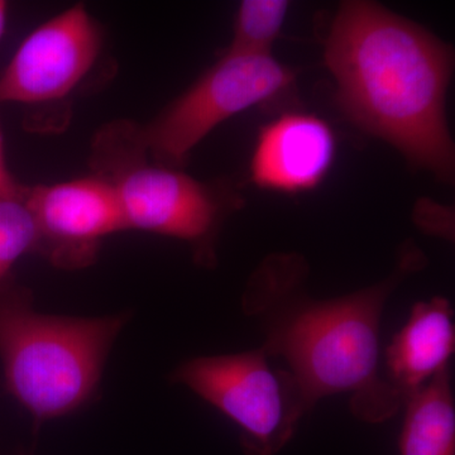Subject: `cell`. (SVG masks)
Returning <instances> with one entry per match:
<instances>
[{"mask_svg": "<svg viewBox=\"0 0 455 455\" xmlns=\"http://www.w3.org/2000/svg\"><path fill=\"white\" fill-rule=\"evenodd\" d=\"M344 116L395 147L412 167L453 182L445 113L453 49L429 29L367 0H347L325 41Z\"/></svg>", "mask_w": 455, "mask_h": 455, "instance_id": "cell-1", "label": "cell"}, {"mask_svg": "<svg viewBox=\"0 0 455 455\" xmlns=\"http://www.w3.org/2000/svg\"><path fill=\"white\" fill-rule=\"evenodd\" d=\"M407 241L396 266L379 283L337 298L307 289L309 266L298 253H274L260 262L242 296V310L262 334V347L300 386L311 411L335 395H350V411L372 424L386 305L407 277L427 266Z\"/></svg>", "mask_w": 455, "mask_h": 455, "instance_id": "cell-2", "label": "cell"}, {"mask_svg": "<svg viewBox=\"0 0 455 455\" xmlns=\"http://www.w3.org/2000/svg\"><path fill=\"white\" fill-rule=\"evenodd\" d=\"M127 322L46 315L9 277L0 284V358L5 388L37 421L76 411L97 391L108 353Z\"/></svg>", "mask_w": 455, "mask_h": 455, "instance_id": "cell-3", "label": "cell"}, {"mask_svg": "<svg viewBox=\"0 0 455 455\" xmlns=\"http://www.w3.org/2000/svg\"><path fill=\"white\" fill-rule=\"evenodd\" d=\"M100 137L98 175L113 185L125 228L187 242L197 262L214 263L221 227L241 208V197L179 167L147 163L137 127L116 125Z\"/></svg>", "mask_w": 455, "mask_h": 455, "instance_id": "cell-4", "label": "cell"}, {"mask_svg": "<svg viewBox=\"0 0 455 455\" xmlns=\"http://www.w3.org/2000/svg\"><path fill=\"white\" fill-rule=\"evenodd\" d=\"M171 379L238 427L245 455L280 453L311 412L292 374L262 347L188 359Z\"/></svg>", "mask_w": 455, "mask_h": 455, "instance_id": "cell-5", "label": "cell"}, {"mask_svg": "<svg viewBox=\"0 0 455 455\" xmlns=\"http://www.w3.org/2000/svg\"><path fill=\"white\" fill-rule=\"evenodd\" d=\"M296 74L269 55L227 52L137 136L156 163L178 167L212 131L236 114L283 97Z\"/></svg>", "mask_w": 455, "mask_h": 455, "instance_id": "cell-6", "label": "cell"}, {"mask_svg": "<svg viewBox=\"0 0 455 455\" xmlns=\"http://www.w3.org/2000/svg\"><path fill=\"white\" fill-rule=\"evenodd\" d=\"M101 50V33L76 4L36 27L0 74V104L61 100L82 84Z\"/></svg>", "mask_w": 455, "mask_h": 455, "instance_id": "cell-7", "label": "cell"}, {"mask_svg": "<svg viewBox=\"0 0 455 455\" xmlns=\"http://www.w3.org/2000/svg\"><path fill=\"white\" fill-rule=\"evenodd\" d=\"M26 202L37 226V253L57 268L88 267L104 238L127 230L116 190L100 175L27 188Z\"/></svg>", "mask_w": 455, "mask_h": 455, "instance_id": "cell-8", "label": "cell"}, {"mask_svg": "<svg viewBox=\"0 0 455 455\" xmlns=\"http://www.w3.org/2000/svg\"><path fill=\"white\" fill-rule=\"evenodd\" d=\"M455 352L454 310L448 299L418 301L392 338L381 361L379 412L381 423L403 411L410 398L451 367Z\"/></svg>", "mask_w": 455, "mask_h": 455, "instance_id": "cell-9", "label": "cell"}, {"mask_svg": "<svg viewBox=\"0 0 455 455\" xmlns=\"http://www.w3.org/2000/svg\"><path fill=\"white\" fill-rule=\"evenodd\" d=\"M335 154L337 140L328 122L314 114L284 113L259 132L251 181L275 193H307L324 181Z\"/></svg>", "mask_w": 455, "mask_h": 455, "instance_id": "cell-10", "label": "cell"}, {"mask_svg": "<svg viewBox=\"0 0 455 455\" xmlns=\"http://www.w3.org/2000/svg\"><path fill=\"white\" fill-rule=\"evenodd\" d=\"M398 438L400 455H455V400L451 367L410 398Z\"/></svg>", "mask_w": 455, "mask_h": 455, "instance_id": "cell-11", "label": "cell"}, {"mask_svg": "<svg viewBox=\"0 0 455 455\" xmlns=\"http://www.w3.org/2000/svg\"><path fill=\"white\" fill-rule=\"evenodd\" d=\"M290 3L286 0H244L236 9L233 37L227 52L269 55L283 31Z\"/></svg>", "mask_w": 455, "mask_h": 455, "instance_id": "cell-12", "label": "cell"}, {"mask_svg": "<svg viewBox=\"0 0 455 455\" xmlns=\"http://www.w3.org/2000/svg\"><path fill=\"white\" fill-rule=\"evenodd\" d=\"M37 226L26 193L0 199V284L11 277V269L20 257L37 252Z\"/></svg>", "mask_w": 455, "mask_h": 455, "instance_id": "cell-13", "label": "cell"}, {"mask_svg": "<svg viewBox=\"0 0 455 455\" xmlns=\"http://www.w3.org/2000/svg\"><path fill=\"white\" fill-rule=\"evenodd\" d=\"M27 188L22 187L9 171L4 154V140L0 127V199L3 197H20L25 196Z\"/></svg>", "mask_w": 455, "mask_h": 455, "instance_id": "cell-14", "label": "cell"}, {"mask_svg": "<svg viewBox=\"0 0 455 455\" xmlns=\"http://www.w3.org/2000/svg\"><path fill=\"white\" fill-rule=\"evenodd\" d=\"M8 22V4L4 0H0V42L4 37L5 28Z\"/></svg>", "mask_w": 455, "mask_h": 455, "instance_id": "cell-15", "label": "cell"}]
</instances>
